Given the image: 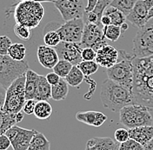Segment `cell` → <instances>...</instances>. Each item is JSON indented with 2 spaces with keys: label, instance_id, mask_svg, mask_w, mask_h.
Returning <instances> with one entry per match:
<instances>
[{
  "label": "cell",
  "instance_id": "cell-20",
  "mask_svg": "<svg viewBox=\"0 0 153 150\" xmlns=\"http://www.w3.org/2000/svg\"><path fill=\"white\" fill-rule=\"evenodd\" d=\"M39 75L30 69L25 73V98L26 100L35 99Z\"/></svg>",
  "mask_w": 153,
  "mask_h": 150
},
{
  "label": "cell",
  "instance_id": "cell-18",
  "mask_svg": "<svg viewBox=\"0 0 153 150\" xmlns=\"http://www.w3.org/2000/svg\"><path fill=\"white\" fill-rule=\"evenodd\" d=\"M119 144L111 137H95L86 142L85 150H119Z\"/></svg>",
  "mask_w": 153,
  "mask_h": 150
},
{
  "label": "cell",
  "instance_id": "cell-21",
  "mask_svg": "<svg viewBox=\"0 0 153 150\" xmlns=\"http://www.w3.org/2000/svg\"><path fill=\"white\" fill-rule=\"evenodd\" d=\"M51 98V85L48 83L45 75H39L35 100L48 101Z\"/></svg>",
  "mask_w": 153,
  "mask_h": 150
},
{
  "label": "cell",
  "instance_id": "cell-36",
  "mask_svg": "<svg viewBox=\"0 0 153 150\" xmlns=\"http://www.w3.org/2000/svg\"><path fill=\"white\" fill-rule=\"evenodd\" d=\"M111 1V0H98L97 3V4H96L94 10H91L96 16L98 18V19L100 20V22H101V18L104 15V12H105V9L110 5Z\"/></svg>",
  "mask_w": 153,
  "mask_h": 150
},
{
  "label": "cell",
  "instance_id": "cell-38",
  "mask_svg": "<svg viewBox=\"0 0 153 150\" xmlns=\"http://www.w3.org/2000/svg\"><path fill=\"white\" fill-rule=\"evenodd\" d=\"M115 140L118 143H122L126 141L128 139H130L129 131L125 129H117L114 133Z\"/></svg>",
  "mask_w": 153,
  "mask_h": 150
},
{
  "label": "cell",
  "instance_id": "cell-44",
  "mask_svg": "<svg viewBox=\"0 0 153 150\" xmlns=\"http://www.w3.org/2000/svg\"><path fill=\"white\" fill-rule=\"evenodd\" d=\"M5 95H6V89L0 85V108H3L4 100H5Z\"/></svg>",
  "mask_w": 153,
  "mask_h": 150
},
{
  "label": "cell",
  "instance_id": "cell-7",
  "mask_svg": "<svg viewBox=\"0 0 153 150\" xmlns=\"http://www.w3.org/2000/svg\"><path fill=\"white\" fill-rule=\"evenodd\" d=\"M29 69L27 61H15L8 55L0 54V85L5 89Z\"/></svg>",
  "mask_w": 153,
  "mask_h": 150
},
{
  "label": "cell",
  "instance_id": "cell-49",
  "mask_svg": "<svg viewBox=\"0 0 153 150\" xmlns=\"http://www.w3.org/2000/svg\"><path fill=\"white\" fill-rule=\"evenodd\" d=\"M148 20L153 18V7H152L151 9H149V12H148V17H147Z\"/></svg>",
  "mask_w": 153,
  "mask_h": 150
},
{
  "label": "cell",
  "instance_id": "cell-2",
  "mask_svg": "<svg viewBox=\"0 0 153 150\" xmlns=\"http://www.w3.org/2000/svg\"><path fill=\"white\" fill-rule=\"evenodd\" d=\"M100 99L105 109L112 112H119L125 106L137 103L132 90L109 78L101 86Z\"/></svg>",
  "mask_w": 153,
  "mask_h": 150
},
{
  "label": "cell",
  "instance_id": "cell-8",
  "mask_svg": "<svg viewBox=\"0 0 153 150\" xmlns=\"http://www.w3.org/2000/svg\"><path fill=\"white\" fill-rule=\"evenodd\" d=\"M132 51L133 56L138 58L153 56V18L137 31Z\"/></svg>",
  "mask_w": 153,
  "mask_h": 150
},
{
  "label": "cell",
  "instance_id": "cell-42",
  "mask_svg": "<svg viewBox=\"0 0 153 150\" xmlns=\"http://www.w3.org/2000/svg\"><path fill=\"white\" fill-rule=\"evenodd\" d=\"M45 77H46V79H47L48 83L51 85V86H52V85L57 84V83L60 81V79H61V77L57 75V74H56L55 72L48 73L47 75H45Z\"/></svg>",
  "mask_w": 153,
  "mask_h": 150
},
{
  "label": "cell",
  "instance_id": "cell-16",
  "mask_svg": "<svg viewBox=\"0 0 153 150\" xmlns=\"http://www.w3.org/2000/svg\"><path fill=\"white\" fill-rule=\"evenodd\" d=\"M39 64L45 69H52L59 61L56 49L47 45H39L37 51Z\"/></svg>",
  "mask_w": 153,
  "mask_h": 150
},
{
  "label": "cell",
  "instance_id": "cell-47",
  "mask_svg": "<svg viewBox=\"0 0 153 150\" xmlns=\"http://www.w3.org/2000/svg\"><path fill=\"white\" fill-rule=\"evenodd\" d=\"M143 150H153V138L143 147Z\"/></svg>",
  "mask_w": 153,
  "mask_h": 150
},
{
  "label": "cell",
  "instance_id": "cell-17",
  "mask_svg": "<svg viewBox=\"0 0 153 150\" xmlns=\"http://www.w3.org/2000/svg\"><path fill=\"white\" fill-rule=\"evenodd\" d=\"M76 119L89 126L100 127L107 120V116L99 111H78L76 114Z\"/></svg>",
  "mask_w": 153,
  "mask_h": 150
},
{
  "label": "cell",
  "instance_id": "cell-43",
  "mask_svg": "<svg viewBox=\"0 0 153 150\" xmlns=\"http://www.w3.org/2000/svg\"><path fill=\"white\" fill-rule=\"evenodd\" d=\"M98 0H88V3H87V5H86L85 11V12H89V11H91L93 10L95 8L96 4L97 3Z\"/></svg>",
  "mask_w": 153,
  "mask_h": 150
},
{
  "label": "cell",
  "instance_id": "cell-32",
  "mask_svg": "<svg viewBox=\"0 0 153 150\" xmlns=\"http://www.w3.org/2000/svg\"><path fill=\"white\" fill-rule=\"evenodd\" d=\"M72 67L73 65L70 62H68L66 60L59 59V61L57 62V64L54 66L52 69H53V72L57 74L61 78H65L67 75L70 73Z\"/></svg>",
  "mask_w": 153,
  "mask_h": 150
},
{
  "label": "cell",
  "instance_id": "cell-24",
  "mask_svg": "<svg viewBox=\"0 0 153 150\" xmlns=\"http://www.w3.org/2000/svg\"><path fill=\"white\" fill-rule=\"evenodd\" d=\"M52 107L48 101H38L34 110V115L40 120H46L52 114Z\"/></svg>",
  "mask_w": 153,
  "mask_h": 150
},
{
  "label": "cell",
  "instance_id": "cell-15",
  "mask_svg": "<svg viewBox=\"0 0 153 150\" xmlns=\"http://www.w3.org/2000/svg\"><path fill=\"white\" fill-rule=\"evenodd\" d=\"M149 9L145 5L143 0H137L134 7L129 15L126 17V20L129 21L134 27L140 29L149 21L148 17Z\"/></svg>",
  "mask_w": 153,
  "mask_h": 150
},
{
  "label": "cell",
  "instance_id": "cell-3",
  "mask_svg": "<svg viewBox=\"0 0 153 150\" xmlns=\"http://www.w3.org/2000/svg\"><path fill=\"white\" fill-rule=\"evenodd\" d=\"M45 16V8L41 3L23 0L19 1L14 10V19L19 24L29 28H37Z\"/></svg>",
  "mask_w": 153,
  "mask_h": 150
},
{
  "label": "cell",
  "instance_id": "cell-25",
  "mask_svg": "<svg viewBox=\"0 0 153 150\" xmlns=\"http://www.w3.org/2000/svg\"><path fill=\"white\" fill-rule=\"evenodd\" d=\"M104 15H107L111 20V24L117 26H121L126 21V16L124 13L111 5L105 9Z\"/></svg>",
  "mask_w": 153,
  "mask_h": 150
},
{
  "label": "cell",
  "instance_id": "cell-37",
  "mask_svg": "<svg viewBox=\"0 0 153 150\" xmlns=\"http://www.w3.org/2000/svg\"><path fill=\"white\" fill-rule=\"evenodd\" d=\"M11 44H12V42L9 37L5 35L0 36V54L8 55V51Z\"/></svg>",
  "mask_w": 153,
  "mask_h": 150
},
{
  "label": "cell",
  "instance_id": "cell-22",
  "mask_svg": "<svg viewBox=\"0 0 153 150\" xmlns=\"http://www.w3.org/2000/svg\"><path fill=\"white\" fill-rule=\"evenodd\" d=\"M69 93V84L65 78H61L57 84L51 86V98L55 101H62Z\"/></svg>",
  "mask_w": 153,
  "mask_h": 150
},
{
  "label": "cell",
  "instance_id": "cell-41",
  "mask_svg": "<svg viewBox=\"0 0 153 150\" xmlns=\"http://www.w3.org/2000/svg\"><path fill=\"white\" fill-rule=\"evenodd\" d=\"M11 146V141L5 134L0 135V150H8Z\"/></svg>",
  "mask_w": 153,
  "mask_h": 150
},
{
  "label": "cell",
  "instance_id": "cell-6",
  "mask_svg": "<svg viewBox=\"0 0 153 150\" xmlns=\"http://www.w3.org/2000/svg\"><path fill=\"white\" fill-rule=\"evenodd\" d=\"M26 102L25 98V74L20 75L6 89L5 100L3 106L4 112L15 115L22 111Z\"/></svg>",
  "mask_w": 153,
  "mask_h": 150
},
{
  "label": "cell",
  "instance_id": "cell-19",
  "mask_svg": "<svg viewBox=\"0 0 153 150\" xmlns=\"http://www.w3.org/2000/svg\"><path fill=\"white\" fill-rule=\"evenodd\" d=\"M130 138L145 146L153 138V126H141L128 129Z\"/></svg>",
  "mask_w": 153,
  "mask_h": 150
},
{
  "label": "cell",
  "instance_id": "cell-13",
  "mask_svg": "<svg viewBox=\"0 0 153 150\" xmlns=\"http://www.w3.org/2000/svg\"><path fill=\"white\" fill-rule=\"evenodd\" d=\"M55 49L59 59L66 60L72 65L77 66L83 61L81 56L83 48L80 43H69L61 41Z\"/></svg>",
  "mask_w": 153,
  "mask_h": 150
},
{
  "label": "cell",
  "instance_id": "cell-31",
  "mask_svg": "<svg viewBox=\"0 0 153 150\" xmlns=\"http://www.w3.org/2000/svg\"><path fill=\"white\" fill-rule=\"evenodd\" d=\"M104 34L106 39L111 42H117L122 35V29L120 26L111 24L109 26H105L103 28Z\"/></svg>",
  "mask_w": 153,
  "mask_h": 150
},
{
  "label": "cell",
  "instance_id": "cell-30",
  "mask_svg": "<svg viewBox=\"0 0 153 150\" xmlns=\"http://www.w3.org/2000/svg\"><path fill=\"white\" fill-rule=\"evenodd\" d=\"M44 42L45 45L55 48L60 44L61 39L56 30L45 28L44 33Z\"/></svg>",
  "mask_w": 153,
  "mask_h": 150
},
{
  "label": "cell",
  "instance_id": "cell-51",
  "mask_svg": "<svg viewBox=\"0 0 153 150\" xmlns=\"http://www.w3.org/2000/svg\"><path fill=\"white\" fill-rule=\"evenodd\" d=\"M120 27H121V29H122V31H125V30H128V24H127L126 23H124Z\"/></svg>",
  "mask_w": 153,
  "mask_h": 150
},
{
  "label": "cell",
  "instance_id": "cell-12",
  "mask_svg": "<svg viewBox=\"0 0 153 150\" xmlns=\"http://www.w3.org/2000/svg\"><path fill=\"white\" fill-rule=\"evenodd\" d=\"M54 4L65 22L71 19L83 18L85 9L84 0H55Z\"/></svg>",
  "mask_w": 153,
  "mask_h": 150
},
{
  "label": "cell",
  "instance_id": "cell-26",
  "mask_svg": "<svg viewBox=\"0 0 153 150\" xmlns=\"http://www.w3.org/2000/svg\"><path fill=\"white\" fill-rule=\"evenodd\" d=\"M67 83L71 87H78L85 79V75L83 74L81 69L77 66L73 65L70 73L65 78Z\"/></svg>",
  "mask_w": 153,
  "mask_h": 150
},
{
  "label": "cell",
  "instance_id": "cell-11",
  "mask_svg": "<svg viewBox=\"0 0 153 150\" xmlns=\"http://www.w3.org/2000/svg\"><path fill=\"white\" fill-rule=\"evenodd\" d=\"M35 129H26L13 125L5 132V135L11 141L13 150H27L33 136L37 134Z\"/></svg>",
  "mask_w": 153,
  "mask_h": 150
},
{
  "label": "cell",
  "instance_id": "cell-23",
  "mask_svg": "<svg viewBox=\"0 0 153 150\" xmlns=\"http://www.w3.org/2000/svg\"><path fill=\"white\" fill-rule=\"evenodd\" d=\"M27 150H51V143L44 134L38 131L33 136Z\"/></svg>",
  "mask_w": 153,
  "mask_h": 150
},
{
  "label": "cell",
  "instance_id": "cell-29",
  "mask_svg": "<svg viewBox=\"0 0 153 150\" xmlns=\"http://www.w3.org/2000/svg\"><path fill=\"white\" fill-rule=\"evenodd\" d=\"M137 0H111L110 5L122 11L127 17L131 11Z\"/></svg>",
  "mask_w": 153,
  "mask_h": 150
},
{
  "label": "cell",
  "instance_id": "cell-27",
  "mask_svg": "<svg viewBox=\"0 0 153 150\" xmlns=\"http://www.w3.org/2000/svg\"><path fill=\"white\" fill-rule=\"evenodd\" d=\"M16 116L4 112L2 108H0V135L4 134L5 132L13 125H16Z\"/></svg>",
  "mask_w": 153,
  "mask_h": 150
},
{
  "label": "cell",
  "instance_id": "cell-10",
  "mask_svg": "<svg viewBox=\"0 0 153 150\" xmlns=\"http://www.w3.org/2000/svg\"><path fill=\"white\" fill-rule=\"evenodd\" d=\"M103 25H98L94 24H88L85 25L84 33L80 44L82 48H92L97 52V50L106 45L105 37Z\"/></svg>",
  "mask_w": 153,
  "mask_h": 150
},
{
  "label": "cell",
  "instance_id": "cell-4",
  "mask_svg": "<svg viewBox=\"0 0 153 150\" xmlns=\"http://www.w3.org/2000/svg\"><path fill=\"white\" fill-rule=\"evenodd\" d=\"M119 121L128 129L141 126H152L153 124L150 108L140 103L130 104L123 108L119 111Z\"/></svg>",
  "mask_w": 153,
  "mask_h": 150
},
{
  "label": "cell",
  "instance_id": "cell-34",
  "mask_svg": "<svg viewBox=\"0 0 153 150\" xmlns=\"http://www.w3.org/2000/svg\"><path fill=\"white\" fill-rule=\"evenodd\" d=\"M77 67L85 76H90L97 71L99 65L96 63V61H82Z\"/></svg>",
  "mask_w": 153,
  "mask_h": 150
},
{
  "label": "cell",
  "instance_id": "cell-46",
  "mask_svg": "<svg viewBox=\"0 0 153 150\" xmlns=\"http://www.w3.org/2000/svg\"><path fill=\"white\" fill-rule=\"evenodd\" d=\"M15 116H16V122H17V123H19V122H21L24 120L25 113L20 111V112H18L17 114H15Z\"/></svg>",
  "mask_w": 153,
  "mask_h": 150
},
{
  "label": "cell",
  "instance_id": "cell-39",
  "mask_svg": "<svg viewBox=\"0 0 153 150\" xmlns=\"http://www.w3.org/2000/svg\"><path fill=\"white\" fill-rule=\"evenodd\" d=\"M82 59L83 61H95L97 52L94 49L90 47L84 48L82 50Z\"/></svg>",
  "mask_w": 153,
  "mask_h": 150
},
{
  "label": "cell",
  "instance_id": "cell-28",
  "mask_svg": "<svg viewBox=\"0 0 153 150\" xmlns=\"http://www.w3.org/2000/svg\"><path fill=\"white\" fill-rule=\"evenodd\" d=\"M8 56L15 61H24L26 56V48L23 44H12L9 49Z\"/></svg>",
  "mask_w": 153,
  "mask_h": 150
},
{
  "label": "cell",
  "instance_id": "cell-9",
  "mask_svg": "<svg viewBox=\"0 0 153 150\" xmlns=\"http://www.w3.org/2000/svg\"><path fill=\"white\" fill-rule=\"evenodd\" d=\"M85 22L83 18L71 19L66 21L64 24L59 25L56 30L61 41L69 43H80L82 40Z\"/></svg>",
  "mask_w": 153,
  "mask_h": 150
},
{
  "label": "cell",
  "instance_id": "cell-50",
  "mask_svg": "<svg viewBox=\"0 0 153 150\" xmlns=\"http://www.w3.org/2000/svg\"><path fill=\"white\" fill-rule=\"evenodd\" d=\"M19 1H23V0H19ZM30 1H35V2H39V3H43V2H51L54 3L55 0H30Z\"/></svg>",
  "mask_w": 153,
  "mask_h": 150
},
{
  "label": "cell",
  "instance_id": "cell-48",
  "mask_svg": "<svg viewBox=\"0 0 153 150\" xmlns=\"http://www.w3.org/2000/svg\"><path fill=\"white\" fill-rule=\"evenodd\" d=\"M143 2L148 9H151L152 7H153V0H143Z\"/></svg>",
  "mask_w": 153,
  "mask_h": 150
},
{
  "label": "cell",
  "instance_id": "cell-33",
  "mask_svg": "<svg viewBox=\"0 0 153 150\" xmlns=\"http://www.w3.org/2000/svg\"><path fill=\"white\" fill-rule=\"evenodd\" d=\"M13 30L15 35L22 41H29L32 38V29L29 28L27 26L16 24L14 25Z\"/></svg>",
  "mask_w": 153,
  "mask_h": 150
},
{
  "label": "cell",
  "instance_id": "cell-14",
  "mask_svg": "<svg viewBox=\"0 0 153 150\" xmlns=\"http://www.w3.org/2000/svg\"><path fill=\"white\" fill-rule=\"evenodd\" d=\"M119 50L111 45L106 44L97 50L96 63L101 67L109 69L118 62Z\"/></svg>",
  "mask_w": 153,
  "mask_h": 150
},
{
  "label": "cell",
  "instance_id": "cell-40",
  "mask_svg": "<svg viewBox=\"0 0 153 150\" xmlns=\"http://www.w3.org/2000/svg\"><path fill=\"white\" fill-rule=\"evenodd\" d=\"M38 103L37 100L35 99H30V100H26V102L25 103L22 111L26 114V115H32L34 114V110H35V107L36 104Z\"/></svg>",
  "mask_w": 153,
  "mask_h": 150
},
{
  "label": "cell",
  "instance_id": "cell-5",
  "mask_svg": "<svg viewBox=\"0 0 153 150\" xmlns=\"http://www.w3.org/2000/svg\"><path fill=\"white\" fill-rule=\"evenodd\" d=\"M121 59L112 67L106 69V74L109 79L117 83L125 88L132 90L134 80V70L132 59L124 50H119Z\"/></svg>",
  "mask_w": 153,
  "mask_h": 150
},
{
  "label": "cell",
  "instance_id": "cell-45",
  "mask_svg": "<svg viewBox=\"0 0 153 150\" xmlns=\"http://www.w3.org/2000/svg\"><path fill=\"white\" fill-rule=\"evenodd\" d=\"M101 24L105 27V26H109L111 24V20L107 16V15H103L101 18Z\"/></svg>",
  "mask_w": 153,
  "mask_h": 150
},
{
  "label": "cell",
  "instance_id": "cell-35",
  "mask_svg": "<svg viewBox=\"0 0 153 150\" xmlns=\"http://www.w3.org/2000/svg\"><path fill=\"white\" fill-rule=\"evenodd\" d=\"M119 150H143V146L139 142L130 138L119 144Z\"/></svg>",
  "mask_w": 153,
  "mask_h": 150
},
{
  "label": "cell",
  "instance_id": "cell-1",
  "mask_svg": "<svg viewBox=\"0 0 153 150\" xmlns=\"http://www.w3.org/2000/svg\"><path fill=\"white\" fill-rule=\"evenodd\" d=\"M134 80L132 92L137 103L153 108V56L132 59Z\"/></svg>",
  "mask_w": 153,
  "mask_h": 150
}]
</instances>
